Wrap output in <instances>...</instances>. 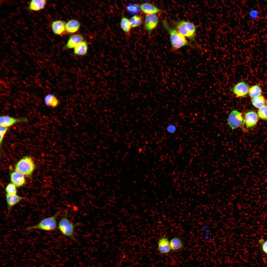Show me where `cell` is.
Here are the masks:
<instances>
[{"mask_svg": "<svg viewBox=\"0 0 267 267\" xmlns=\"http://www.w3.org/2000/svg\"><path fill=\"white\" fill-rule=\"evenodd\" d=\"M162 23L164 28L169 33L171 44L174 50H178L185 46L195 47L194 46L188 42L185 37L176 29L172 27L167 20H163Z\"/></svg>", "mask_w": 267, "mask_h": 267, "instance_id": "1", "label": "cell"}, {"mask_svg": "<svg viewBox=\"0 0 267 267\" xmlns=\"http://www.w3.org/2000/svg\"><path fill=\"white\" fill-rule=\"evenodd\" d=\"M173 24L176 29L182 35L194 42L200 48H201L195 39L196 27L193 23L189 21L179 20L174 21Z\"/></svg>", "mask_w": 267, "mask_h": 267, "instance_id": "2", "label": "cell"}, {"mask_svg": "<svg viewBox=\"0 0 267 267\" xmlns=\"http://www.w3.org/2000/svg\"><path fill=\"white\" fill-rule=\"evenodd\" d=\"M61 211H57L53 215L42 220L37 224L26 228L25 230L28 231L32 229H38L50 231L55 230L57 227V218Z\"/></svg>", "mask_w": 267, "mask_h": 267, "instance_id": "3", "label": "cell"}, {"mask_svg": "<svg viewBox=\"0 0 267 267\" xmlns=\"http://www.w3.org/2000/svg\"><path fill=\"white\" fill-rule=\"evenodd\" d=\"M68 216L67 212L66 211L64 216L59 221L58 228L60 232L64 235L73 241H76V239L74 232L76 225L70 222Z\"/></svg>", "mask_w": 267, "mask_h": 267, "instance_id": "4", "label": "cell"}, {"mask_svg": "<svg viewBox=\"0 0 267 267\" xmlns=\"http://www.w3.org/2000/svg\"><path fill=\"white\" fill-rule=\"evenodd\" d=\"M34 161L30 156H25L20 160L16 164L15 171L20 172L27 176H30L35 168Z\"/></svg>", "mask_w": 267, "mask_h": 267, "instance_id": "5", "label": "cell"}, {"mask_svg": "<svg viewBox=\"0 0 267 267\" xmlns=\"http://www.w3.org/2000/svg\"><path fill=\"white\" fill-rule=\"evenodd\" d=\"M228 124L232 129L238 128L242 125L244 119L242 114L237 110L232 111L229 114L228 119Z\"/></svg>", "mask_w": 267, "mask_h": 267, "instance_id": "6", "label": "cell"}, {"mask_svg": "<svg viewBox=\"0 0 267 267\" xmlns=\"http://www.w3.org/2000/svg\"><path fill=\"white\" fill-rule=\"evenodd\" d=\"M249 88L246 82L241 81L232 87L231 90L236 97L241 98L245 97L248 94Z\"/></svg>", "mask_w": 267, "mask_h": 267, "instance_id": "7", "label": "cell"}, {"mask_svg": "<svg viewBox=\"0 0 267 267\" xmlns=\"http://www.w3.org/2000/svg\"><path fill=\"white\" fill-rule=\"evenodd\" d=\"M158 22V17L156 14L146 15L144 20V28L150 32L156 27Z\"/></svg>", "mask_w": 267, "mask_h": 267, "instance_id": "8", "label": "cell"}, {"mask_svg": "<svg viewBox=\"0 0 267 267\" xmlns=\"http://www.w3.org/2000/svg\"><path fill=\"white\" fill-rule=\"evenodd\" d=\"M27 121L28 119L26 117L16 118L7 115H2L0 117V126L9 127L15 124Z\"/></svg>", "mask_w": 267, "mask_h": 267, "instance_id": "9", "label": "cell"}, {"mask_svg": "<svg viewBox=\"0 0 267 267\" xmlns=\"http://www.w3.org/2000/svg\"><path fill=\"white\" fill-rule=\"evenodd\" d=\"M258 119V116L257 113L254 111H249L245 113L244 122L246 127L251 128L256 124Z\"/></svg>", "mask_w": 267, "mask_h": 267, "instance_id": "10", "label": "cell"}, {"mask_svg": "<svg viewBox=\"0 0 267 267\" xmlns=\"http://www.w3.org/2000/svg\"><path fill=\"white\" fill-rule=\"evenodd\" d=\"M139 7L142 12L147 15L164 12L163 10L150 3H145L141 4L139 5Z\"/></svg>", "mask_w": 267, "mask_h": 267, "instance_id": "11", "label": "cell"}, {"mask_svg": "<svg viewBox=\"0 0 267 267\" xmlns=\"http://www.w3.org/2000/svg\"><path fill=\"white\" fill-rule=\"evenodd\" d=\"M158 248L160 253L161 254H167L171 250L170 241L168 238L165 237H162L158 240Z\"/></svg>", "mask_w": 267, "mask_h": 267, "instance_id": "12", "label": "cell"}, {"mask_svg": "<svg viewBox=\"0 0 267 267\" xmlns=\"http://www.w3.org/2000/svg\"><path fill=\"white\" fill-rule=\"evenodd\" d=\"M65 25L64 22L62 20H56L53 21L51 23V29L54 33L61 36L67 32Z\"/></svg>", "mask_w": 267, "mask_h": 267, "instance_id": "13", "label": "cell"}, {"mask_svg": "<svg viewBox=\"0 0 267 267\" xmlns=\"http://www.w3.org/2000/svg\"><path fill=\"white\" fill-rule=\"evenodd\" d=\"M10 178L12 183L17 187L22 186L25 182L24 175L15 171L11 174Z\"/></svg>", "mask_w": 267, "mask_h": 267, "instance_id": "14", "label": "cell"}, {"mask_svg": "<svg viewBox=\"0 0 267 267\" xmlns=\"http://www.w3.org/2000/svg\"><path fill=\"white\" fill-rule=\"evenodd\" d=\"M23 199V198L17 194L11 195L6 194V199L8 212H10L12 208L19 203Z\"/></svg>", "mask_w": 267, "mask_h": 267, "instance_id": "15", "label": "cell"}, {"mask_svg": "<svg viewBox=\"0 0 267 267\" xmlns=\"http://www.w3.org/2000/svg\"><path fill=\"white\" fill-rule=\"evenodd\" d=\"M46 0H33L29 2L28 8L30 10L38 11L43 9L46 4Z\"/></svg>", "mask_w": 267, "mask_h": 267, "instance_id": "16", "label": "cell"}, {"mask_svg": "<svg viewBox=\"0 0 267 267\" xmlns=\"http://www.w3.org/2000/svg\"><path fill=\"white\" fill-rule=\"evenodd\" d=\"M83 39V37L81 35H73L70 37L66 44V47L68 49L74 48L82 42Z\"/></svg>", "mask_w": 267, "mask_h": 267, "instance_id": "17", "label": "cell"}, {"mask_svg": "<svg viewBox=\"0 0 267 267\" xmlns=\"http://www.w3.org/2000/svg\"><path fill=\"white\" fill-rule=\"evenodd\" d=\"M44 101L47 106L52 108L57 107L59 104V101L53 94L50 93L46 95L44 98Z\"/></svg>", "mask_w": 267, "mask_h": 267, "instance_id": "18", "label": "cell"}, {"mask_svg": "<svg viewBox=\"0 0 267 267\" xmlns=\"http://www.w3.org/2000/svg\"><path fill=\"white\" fill-rule=\"evenodd\" d=\"M80 25V23L78 21L74 19L70 20L66 23V31L68 33H74L78 30Z\"/></svg>", "mask_w": 267, "mask_h": 267, "instance_id": "19", "label": "cell"}, {"mask_svg": "<svg viewBox=\"0 0 267 267\" xmlns=\"http://www.w3.org/2000/svg\"><path fill=\"white\" fill-rule=\"evenodd\" d=\"M251 102L252 105L257 108L267 106V99L262 95L252 98Z\"/></svg>", "mask_w": 267, "mask_h": 267, "instance_id": "20", "label": "cell"}, {"mask_svg": "<svg viewBox=\"0 0 267 267\" xmlns=\"http://www.w3.org/2000/svg\"><path fill=\"white\" fill-rule=\"evenodd\" d=\"M88 49L87 42L85 41L82 42L74 48V53L79 55H84L87 53Z\"/></svg>", "mask_w": 267, "mask_h": 267, "instance_id": "21", "label": "cell"}, {"mask_svg": "<svg viewBox=\"0 0 267 267\" xmlns=\"http://www.w3.org/2000/svg\"><path fill=\"white\" fill-rule=\"evenodd\" d=\"M170 245L171 250L175 251L182 248L184 246L183 242L179 238L175 237L171 239Z\"/></svg>", "mask_w": 267, "mask_h": 267, "instance_id": "22", "label": "cell"}, {"mask_svg": "<svg viewBox=\"0 0 267 267\" xmlns=\"http://www.w3.org/2000/svg\"><path fill=\"white\" fill-rule=\"evenodd\" d=\"M262 89L260 86L256 85L249 88L248 94L251 99L261 95Z\"/></svg>", "mask_w": 267, "mask_h": 267, "instance_id": "23", "label": "cell"}, {"mask_svg": "<svg viewBox=\"0 0 267 267\" xmlns=\"http://www.w3.org/2000/svg\"><path fill=\"white\" fill-rule=\"evenodd\" d=\"M202 236L206 240L209 241L212 239L210 228L209 225L205 223H203L202 226Z\"/></svg>", "mask_w": 267, "mask_h": 267, "instance_id": "24", "label": "cell"}, {"mask_svg": "<svg viewBox=\"0 0 267 267\" xmlns=\"http://www.w3.org/2000/svg\"><path fill=\"white\" fill-rule=\"evenodd\" d=\"M121 27L123 31L127 34H129L131 28L130 20L125 17H123L120 23Z\"/></svg>", "mask_w": 267, "mask_h": 267, "instance_id": "25", "label": "cell"}, {"mask_svg": "<svg viewBox=\"0 0 267 267\" xmlns=\"http://www.w3.org/2000/svg\"><path fill=\"white\" fill-rule=\"evenodd\" d=\"M131 28L138 27L141 25L142 19L140 16L135 15L131 17L129 20Z\"/></svg>", "mask_w": 267, "mask_h": 267, "instance_id": "26", "label": "cell"}, {"mask_svg": "<svg viewBox=\"0 0 267 267\" xmlns=\"http://www.w3.org/2000/svg\"><path fill=\"white\" fill-rule=\"evenodd\" d=\"M126 8L129 13L133 15L138 14L140 11L139 5L137 4H129L127 5Z\"/></svg>", "mask_w": 267, "mask_h": 267, "instance_id": "27", "label": "cell"}, {"mask_svg": "<svg viewBox=\"0 0 267 267\" xmlns=\"http://www.w3.org/2000/svg\"><path fill=\"white\" fill-rule=\"evenodd\" d=\"M16 187L12 183L8 184L5 188L6 194L11 195L17 194V190Z\"/></svg>", "mask_w": 267, "mask_h": 267, "instance_id": "28", "label": "cell"}, {"mask_svg": "<svg viewBox=\"0 0 267 267\" xmlns=\"http://www.w3.org/2000/svg\"><path fill=\"white\" fill-rule=\"evenodd\" d=\"M258 116L261 119L267 120V106H265L259 109L258 111Z\"/></svg>", "mask_w": 267, "mask_h": 267, "instance_id": "29", "label": "cell"}, {"mask_svg": "<svg viewBox=\"0 0 267 267\" xmlns=\"http://www.w3.org/2000/svg\"><path fill=\"white\" fill-rule=\"evenodd\" d=\"M9 127L0 126V145L1 149V145L4 136L9 129Z\"/></svg>", "mask_w": 267, "mask_h": 267, "instance_id": "30", "label": "cell"}, {"mask_svg": "<svg viewBox=\"0 0 267 267\" xmlns=\"http://www.w3.org/2000/svg\"><path fill=\"white\" fill-rule=\"evenodd\" d=\"M177 129V128L176 125L172 124L168 125L166 128V130L167 132L170 134L175 133Z\"/></svg>", "mask_w": 267, "mask_h": 267, "instance_id": "31", "label": "cell"}, {"mask_svg": "<svg viewBox=\"0 0 267 267\" xmlns=\"http://www.w3.org/2000/svg\"><path fill=\"white\" fill-rule=\"evenodd\" d=\"M261 247L263 252L267 255V240L264 241L262 244Z\"/></svg>", "mask_w": 267, "mask_h": 267, "instance_id": "32", "label": "cell"}]
</instances>
